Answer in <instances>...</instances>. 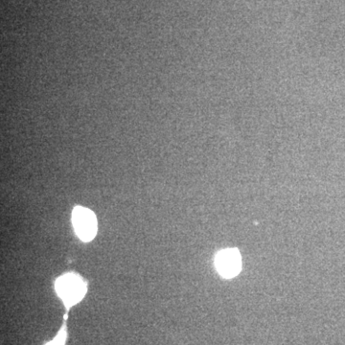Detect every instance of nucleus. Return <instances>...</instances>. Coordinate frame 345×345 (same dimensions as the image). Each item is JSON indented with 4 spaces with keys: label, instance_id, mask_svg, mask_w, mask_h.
<instances>
[{
    "label": "nucleus",
    "instance_id": "7ed1b4c3",
    "mask_svg": "<svg viewBox=\"0 0 345 345\" xmlns=\"http://www.w3.org/2000/svg\"><path fill=\"white\" fill-rule=\"evenodd\" d=\"M215 266L222 276L233 277L241 269V255L234 248L222 250L215 258Z\"/></svg>",
    "mask_w": 345,
    "mask_h": 345
},
{
    "label": "nucleus",
    "instance_id": "f257e3e1",
    "mask_svg": "<svg viewBox=\"0 0 345 345\" xmlns=\"http://www.w3.org/2000/svg\"><path fill=\"white\" fill-rule=\"evenodd\" d=\"M55 289L68 309L79 303L87 291L86 283L83 278L72 272L59 276L56 280Z\"/></svg>",
    "mask_w": 345,
    "mask_h": 345
},
{
    "label": "nucleus",
    "instance_id": "20e7f679",
    "mask_svg": "<svg viewBox=\"0 0 345 345\" xmlns=\"http://www.w3.org/2000/svg\"><path fill=\"white\" fill-rule=\"evenodd\" d=\"M68 337V332H67V326L62 325V327L59 330V334L54 337V339L46 343L45 345H66Z\"/></svg>",
    "mask_w": 345,
    "mask_h": 345
},
{
    "label": "nucleus",
    "instance_id": "f03ea898",
    "mask_svg": "<svg viewBox=\"0 0 345 345\" xmlns=\"http://www.w3.org/2000/svg\"><path fill=\"white\" fill-rule=\"evenodd\" d=\"M72 224L76 235L83 242H90L97 234V219L92 211L76 206L72 212Z\"/></svg>",
    "mask_w": 345,
    "mask_h": 345
}]
</instances>
